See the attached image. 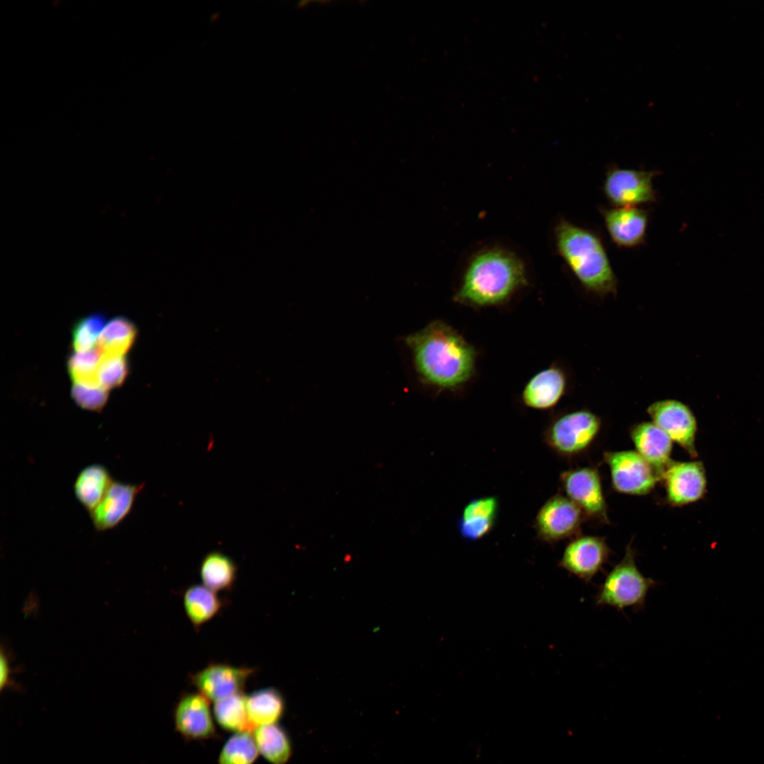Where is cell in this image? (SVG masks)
I'll list each match as a JSON object with an SVG mask.
<instances>
[{
    "label": "cell",
    "mask_w": 764,
    "mask_h": 764,
    "mask_svg": "<svg viewBox=\"0 0 764 764\" xmlns=\"http://www.w3.org/2000/svg\"><path fill=\"white\" fill-rule=\"evenodd\" d=\"M253 735L259 753L271 764H285L292 753L287 732L278 723L255 727Z\"/></svg>",
    "instance_id": "24"
},
{
    "label": "cell",
    "mask_w": 764,
    "mask_h": 764,
    "mask_svg": "<svg viewBox=\"0 0 764 764\" xmlns=\"http://www.w3.org/2000/svg\"><path fill=\"white\" fill-rule=\"evenodd\" d=\"M636 553L629 544L623 559L606 574L594 597L598 606H610L618 611L644 608L649 591L657 582L646 577L636 564Z\"/></svg>",
    "instance_id": "4"
},
{
    "label": "cell",
    "mask_w": 764,
    "mask_h": 764,
    "mask_svg": "<svg viewBox=\"0 0 764 764\" xmlns=\"http://www.w3.org/2000/svg\"><path fill=\"white\" fill-rule=\"evenodd\" d=\"M237 572L235 562L218 550L207 553L199 568L202 583L216 592L231 590L235 584Z\"/></svg>",
    "instance_id": "23"
},
{
    "label": "cell",
    "mask_w": 764,
    "mask_h": 764,
    "mask_svg": "<svg viewBox=\"0 0 764 764\" xmlns=\"http://www.w3.org/2000/svg\"><path fill=\"white\" fill-rule=\"evenodd\" d=\"M248 718L255 727L277 724L283 717L285 701L273 687L260 688L245 695Z\"/></svg>",
    "instance_id": "22"
},
{
    "label": "cell",
    "mask_w": 764,
    "mask_h": 764,
    "mask_svg": "<svg viewBox=\"0 0 764 764\" xmlns=\"http://www.w3.org/2000/svg\"><path fill=\"white\" fill-rule=\"evenodd\" d=\"M175 730L187 741L209 739L215 735L209 700L199 692L186 693L173 711Z\"/></svg>",
    "instance_id": "14"
},
{
    "label": "cell",
    "mask_w": 764,
    "mask_h": 764,
    "mask_svg": "<svg viewBox=\"0 0 764 764\" xmlns=\"http://www.w3.org/2000/svg\"><path fill=\"white\" fill-rule=\"evenodd\" d=\"M660 173L620 168L610 166L606 172L603 191L614 207H638L656 202L654 178Z\"/></svg>",
    "instance_id": "6"
},
{
    "label": "cell",
    "mask_w": 764,
    "mask_h": 764,
    "mask_svg": "<svg viewBox=\"0 0 764 764\" xmlns=\"http://www.w3.org/2000/svg\"><path fill=\"white\" fill-rule=\"evenodd\" d=\"M610 554L604 538L579 536L566 546L559 565L584 582L590 583L608 562Z\"/></svg>",
    "instance_id": "13"
},
{
    "label": "cell",
    "mask_w": 764,
    "mask_h": 764,
    "mask_svg": "<svg viewBox=\"0 0 764 764\" xmlns=\"http://www.w3.org/2000/svg\"><path fill=\"white\" fill-rule=\"evenodd\" d=\"M144 482L132 484L114 480L100 504L89 514L92 524L99 532L119 526L132 511Z\"/></svg>",
    "instance_id": "15"
},
{
    "label": "cell",
    "mask_w": 764,
    "mask_h": 764,
    "mask_svg": "<svg viewBox=\"0 0 764 764\" xmlns=\"http://www.w3.org/2000/svg\"><path fill=\"white\" fill-rule=\"evenodd\" d=\"M498 508V499L493 496L476 498L468 503L458 523L463 538L476 540L487 535L494 526Z\"/></svg>",
    "instance_id": "19"
},
{
    "label": "cell",
    "mask_w": 764,
    "mask_h": 764,
    "mask_svg": "<svg viewBox=\"0 0 764 764\" xmlns=\"http://www.w3.org/2000/svg\"><path fill=\"white\" fill-rule=\"evenodd\" d=\"M137 328L129 319L117 316L111 319L103 329L98 348L103 355H124L133 345Z\"/></svg>",
    "instance_id": "25"
},
{
    "label": "cell",
    "mask_w": 764,
    "mask_h": 764,
    "mask_svg": "<svg viewBox=\"0 0 764 764\" xmlns=\"http://www.w3.org/2000/svg\"><path fill=\"white\" fill-rule=\"evenodd\" d=\"M259 754L253 732L234 733L224 744L219 764H253Z\"/></svg>",
    "instance_id": "27"
},
{
    "label": "cell",
    "mask_w": 764,
    "mask_h": 764,
    "mask_svg": "<svg viewBox=\"0 0 764 764\" xmlns=\"http://www.w3.org/2000/svg\"><path fill=\"white\" fill-rule=\"evenodd\" d=\"M606 230L620 248H636L645 242L649 212L639 207L601 208Z\"/></svg>",
    "instance_id": "16"
},
{
    "label": "cell",
    "mask_w": 764,
    "mask_h": 764,
    "mask_svg": "<svg viewBox=\"0 0 764 764\" xmlns=\"http://www.w3.org/2000/svg\"><path fill=\"white\" fill-rule=\"evenodd\" d=\"M255 668L237 666L224 662H212L190 675V680L209 701L214 702L243 693L244 686Z\"/></svg>",
    "instance_id": "12"
},
{
    "label": "cell",
    "mask_w": 764,
    "mask_h": 764,
    "mask_svg": "<svg viewBox=\"0 0 764 764\" xmlns=\"http://www.w3.org/2000/svg\"><path fill=\"white\" fill-rule=\"evenodd\" d=\"M103 313H95L80 319L74 326L72 345L75 352H82L93 347L105 327Z\"/></svg>",
    "instance_id": "29"
},
{
    "label": "cell",
    "mask_w": 764,
    "mask_h": 764,
    "mask_svg": "<svg viewBox=\"0 0 764 764\" xmlns=\"http://www.w3.org/2000/svg\"><path fill=\"white\" fill-rule=\"evenodd\" d=\"M555 246L581 286L599 296L615 294L618 281L601 238L565 219L555 229Z\"/></svg>",
    "instance_id": "3"
},
{
    "label": "cell",
    "mask_w": 764,
    "mask_h": 764,
    "mask_svg": "<svg viewBox=\"0 0 764 764\" xmlns=\"http://www.w3.org/2000/svg\"><path fill=\"white\" fill-rule=\"evenodd\" d=\"M567 378L559 367L552 366L536 374L526 384L521 394L526 406L536 410L554 407L564 395Z\"/></svg>",
    "instance_id": "18"
},
{
    "label": "cell",
    "mask_w": 764,
    "mask_h": 764,
    "mask_svg": "<svg viewBox=\"0 0 764 764\" xmlns=\"http://www.w3.org/2000/svg\"><path fill=\"white\" fill-rule=\"evenodd\" d=\"M666 499L673 507H682L702 499L707 493V475L700 461H673L661 475Z\"/></svg>",
    "instance_id": "11"
},
{
    "label": "cell",
    "mask_w": 764,
    "mask_h": 764,
    "mask_svg": "<svg viewBox=\"0 0 764 764\" xmlns=\"http://www.w3.org/2000/svg\"><path fill=\"white\" fill-rule=\"evenodd\" d=\"M213 715L216 722L225 731L253 732L255 729L248 716L243 692L215 702Z\"/></svg>",
    "instance_id": "26"
},
{
    "label": "cell",
    "mask_w": 764,
    "mask_h": 764,
    "mask_svg": "<svg viewBox=\"0 0 764 764\" xmlns=\"http://www.w3.org/2000/svg\"><path fill=\"white\" fill-rule=\"evenodd\" d=\"M182 601L187 619L197 630L214 618L224 606V601L217 592L203 584L187 586L183 593Z\"/></svg>",
    "instance_id": "21"
},
{
    "label": "cell",
    "mask_w": 764,
    "mask_h": 764,
    "mask_svg": "<svg viewBox=\"0 0 764 764\" xmlns=\"http://www.w3.org/2000/svg\"><path fill=\"white\" fill-rule=\"evenodd\" d=\"M415 369L420 381L441 390L457 388L475 371L476 351L464 337L442 320H434L407 335Z\"/></svg>",
    "instance_id": "1"
},
{
    "label": "cell",
    "mask_w": 764,
    "mask_h": 764,
    "mask_svg": "<svg viewBox=\"0 0 764 764\" xmlns=\"http://www.w3.org/2000/svg\"><path fill=\"white\" fill-rule=\"evenodd\" d=\"M647 412L652 422L664 430L673 441L692 458L698 457L695 446L697 419L686 404L675 399L657 400L648 406Z\"/></svg>",
    "instance_id": "9"
},
{
    "label": "cell",
    "mask_w": 764,
    "mask_h": 764,
    "mask_svg": "<svg viewBox=\"0 0 764 764\" xmlns=\"http://www.w3.org/2000/svg\"><path fill=\"white\" fill-rule=\"evenodd\" d=\"M586 517L583 511L567 496L556 494L540 508L534 528L539 539L555 543L577 535Z\"/></svg>",
    "instance_id": "8"
},
{
    "label": "cell",
    "mask_w": 764,
    "mask_h": 764,
    "mask_svg": "<svg viewBox=\"0 0 764 764\" xmlns=\"http://www.w3.org/2000/svg\"><path fill=\"white\" fill-rule=\"evenodd\" d=\"M630 438L637 452L646 460L660 477L672 462L671 439L653 422H642L630 429Z\"/></svg>",
    "instance_id": "17"
},
{
    "label": "cell",
    "mask_w": 764,
    "mask_h": 764,
    "mask_svg": "<svg viewBox=\"0 0 764 764\" xmlns=\"http://www.w3.org/2000/svg\"><path fill=\"white\" fill-rule=\"evenodd\" d=\"M560 483L567 497L574 502L586 517L609 523L607 504L597 469L584 467L565 471Z\"/></svg>",
    "instance_id": "10"
},
{
    "label": "cell",
    "mask_w": 764,
    "mask_h": 764,
    "mask_svg": "<svg viewBox=\"0 0 764 764\" xmlns=\"http://www.w3.org/2000/svg\"><path fill=\"white\" fill-rule=\"evenodd\" d=\"M129 372L124 355H103L96 372L98 385L105 390L121 386Z\"/></svg>",
    "instance_id": "30"
},
{
    "label": "cell",
    "mask_w": 764,
    "mask_h": 764,
    "mask_svg": "<svg viewBox=\"0 0 764 764\" xmlns=\"http://www.w3.org/2000/svg\"><path fill=\"white\" fill-rule=\"evenodd\" d=\"M71 397L81 408L93 412H100L107 403V390L98 385L74 383Z\"/></svg>",
    "instance_id": "31"
},
{
    "label": "cell",
    "mask_w": 764,
    "mask_h": 764,
    "mask_svg": "<svg viewBox=\"0 0 764 764\" xmlns=\"http://www.w3.org/2000/svg\"><path fill=\"white\" fill-rule=\"evenodd\" d=\"M603 458L610 469L613 487L618 492L645 495L660 480L656 470L637 451H606Z\"/></svg>",
    "instance_id": "7"
},
{
    "label": "cell",
    "mask_w": 764,
    "mask_h": 764,
    "mask_svg": "<svg viewBox=\"0 0 764 764\" xmlns=\"http://www.w3.org/2000/svg\"><path fill=\"white\" fill-rule=\"evenodd\" d=\"M601 419L588 410L562 415L547 428L544 440L557 454L572 457L584 452L597 437Z\"/></svg>",
    "instance_id": "5"
},
{
    "label": "cell",
    "mask_w": 764,
    "mask_h": 764,
    "mask_svg": "<svg viewBox=\"0 0 764 764\" xmlns=\"http://www.w3.org/2000/svg\"><path fill=\"white\" fill-rule=\"evenodd\" d=\"M113 481L104 465L89 464L79 471L74 480V496L90 514L102 501Z\"/></svg>",
    "instance_id": "20"
},
{
    "label": "cell",
    "mask_w": 764,
    "mask_h": 764,
    "mask_svg": "<svg viewBox=\"0 0 764 764\" xmlns=\"http://www.w3.org/2000/svg\"><path fill=\"white\" fill-rule=\"evenodd\" d=\"M102 357L98 347L73 353L68 359V371L74 383L98 385L96 372Z\"/></svg>",
    "instance_id": "28"
},
{
    "label": "cell",
    "mask_w": 764,
    "mask_h": 764,
    "mask_svg": "<svg viewBox=\"0 0 764 764\" xmlns=\"http://www.w3.org/2000/svg\"><path fill=\"white\" fill-rule=\"evenodd\" d=\"M527 283L525 264L517 255L498 247L487 248L471 257L453 299L476 307L496 306Z\"/></svg>",
    "instance_id": "2"
},
{
    "label": "cell",
    "mask_w": 764,
    "mask_h": 764,
    "mask_svg": "<svg viewBox=\"0 0 764 764\" xmlns=\"http://www.w3.org/2000/svg\"><path fill=\"white\" fill-rule=\"evenodd\" d=\"M11 674V669L8 655L6 652L1 647L0 655V688L1 690L4 688H11L13 685H15L10 679Z\"/></svg>",
    "instance_id": "32"
}]
</instances>
